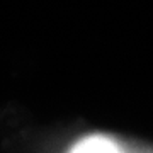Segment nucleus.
I'll return each mask as SVG.
<instances>
[{
    "mask_svg": "<svg viewBox=\"0 0 153 153\" xmlns=\"http://www.w3.org/2000/svg\"><path fill=\"white\" fill-rule=\"evenodd\" d=\"M70 153H123L112 140L104 136H90L78 141Z\"/></svg>",
    "mask_w": 153,
    "mask_h": 153,
    "instance_id": "obj_1",
    "label": "nucleus"
}]
</instances>
